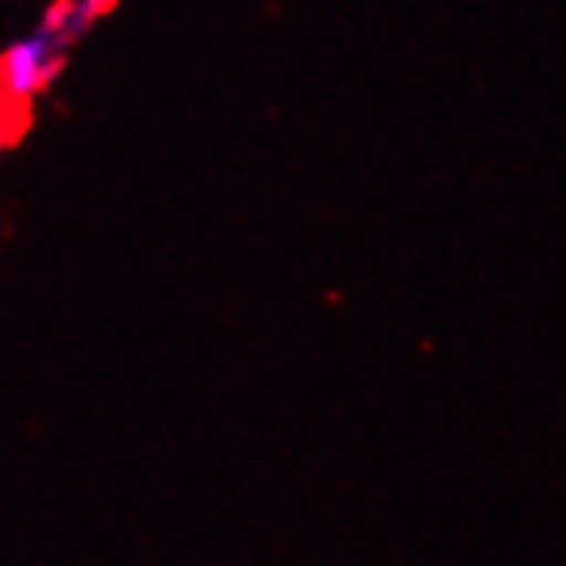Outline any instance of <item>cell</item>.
I'll use <instances>...</instances> for the list:
<instances>
[{
	"mask_svg": "<svg viewBox=\"0 0 566 566\" xmlns=\"http://www.w3.org/2000/svg\"><path fill=\"white\" fill-rule=\"evenodd\" d=\"M70 42H62L55 31L35 28L31 35L18 39L0 52V99L21 107L28 99H35L65 65Z\"/></svg>",
	"mask_w": 566,
	"mask_h": 566,
	"instance_id": "obj_1",
	"label": "cell"
},
{
	"mask_svg": "<svg viewBox=\"0 0 566 566\" xmlns=\"http://www.w3.org/2000/svg\"><path fill=\"white\" fill-rule=\"evenodd\" d=\"M114 4H117V0H52L39 24L49 28V31H55V35H59L62 42H70V45H73L76 39L86 35V31H90L99 18L111 14Z\"/></svg>",
	"mask_w": 566,
	"mask_h": 566,
	"instance_id": "obj_2",
	"label": "cell"
}]
</instances>
